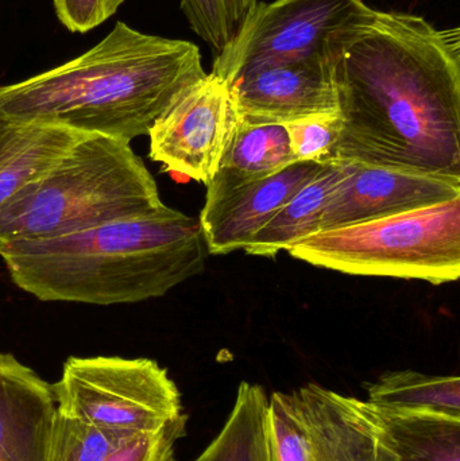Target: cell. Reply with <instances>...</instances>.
Masks as SVG:
<instances>
[{
  "instance_id": "obj_19",
  "label": "cell",
  "mask_w": 460,
  "mask_h": 461,
  "mask_svg": "<svg viewBox=\"0 0 460 461\" xmlns=\"http://www.w3.org/2000/svg\"><path fill=\"white\" fill-rule=\"evenodd\" d=\"M266 402L264 387L242 382L221 433L194 461H256L257 436Z\"/></svg>"
},
{
  "instance_id": "obj_25",
  "label": "cell",
  "mask_w": 460,
  "mask_h": 461,
  "mask_svg": "<svg viewBox=\"0 0 460 461\" xmlns=\"http://www.w3.org/2000/svg\"><path fill=\"white\" fill-rule=\"evenodd\" d=\"M173 461H176V459H175V460H173Z\"/></svg>"
},
{
  "instance_id": "obj_15",
  "label": "cell",
  "mask_w": 460,
  "mask_h": 461,
  "mask_svg": "<svg viewBox=\"0 0 460 461\" xmlns=\"http://www.w3.org/2000/svg\"><path fill=\"white\" fill-rule=\"evenodd\" d=\"M86 135L56 124L0 121V207Z\"/></svg>"
},
{
  "instance_id": "obj_24",
  "label": "cell",
  "mask_w": 460,
  "mask_h": 461,
  "mask_svg": "<svg viewBox=\"0 0 460 461\" xmlns=\"http://www.w3.org/2000/svg\"><path fill=\"white\" fill-rule=\"evenodd\" d=\"M124 0H53L54 11L70 32H91L115 15Z\"/></svg>"
},
{
  "instance_id": "obj_8",
  "label": "cell",
  "mask_w": 460,
  "mask_h": 461,
  "mask_svg": "<svg viewBox=\"0 0 460 461\" xmlns=\"http://www.w3.org/2000/svg\"><path fill=\"white\" fill-rule=\"evenodd\" d=\"M364 0L257 2L237 35L213 59L212 72L230 83L251 68L326 57L329 37Z\"/></svg>"
},
{
  "instance_id": "obj_7",
  "label": "cell",
  "mask_w": 460,
  "mask_h": 461,
  "mask_svg": "<svg viewBox=\"0 0 460 461\" xmlns=\"http://www.w3.org/2000/svg\"><path fill=\"white\" fill-rule=\"evenodd\" d=\"M53 390L59 413L127 435L156 432L184 414L167 368L146 357H69Z\"/></svg>"
},
{
  "instance_id": "obj_5",
  "label": "cell",
  "mask_w": 460,
  "mask_h": 461,
  "mask_svg": "<svg viewBox=\"0 0 460 461\" xmlns=\"http://www.w3.org/2000/svg\"><path fill=\"white\" fill-rule=\"evenodd\" d=\"M286 251L294 259L350 276L455 282L460 276V197L320 230Z\"/></svg>"
},
{
  "instance_id": "obj_12",
  "label": "cell",
  "mask_w": 460,
  "mask_h": 461,
  "mask_svg": "<svg viewBox=\"0 0 460 461\" xmlns=\"http://www.w3.org/2000/svg\"><path fill=\"white\" fill-rule=\"evenodd\" d=\"M324 165L296 162L270 177L205 203L199 223L208 252L224 255L245 249Z\"/></svg>"
},
{
  "instance_id": "obj_4",
  "label": "cell",
  "mask_w": 460,
  "mask_h": 461,
  "mask_svg": "<svg viewBox=\"0 0 460 461\" xmlns=\"http://www.w3.org/2000/svg\"><path fill=\"white\" fill-rule=\"evenodd\" d=\"M164 207L129 140L86 134L0 207V244L72 235Z\"/></svg>"
},
{
  "instance_id": "obj_22",
  "label": "cell",
  "mask_w": 460,
  "mask_h": 461,
  "mask_svg": "<svg viewBox=\"0 0 460 461\" xmlns=\"http://www.w3.org/2000/svg\"><path fill=\"white\" fill-rule=\"evenodd\" d=\"M284 127L297 162L331 164L342 129L339 113L304 116Z\"/></svg>"
},
{
  "instance_id": "obj_2",
  "label": "cell",
  "mask_w": 460,
  "mask_h": 461,
  "mask_svg": "<svg viewBox=\"0 0 460 461\" xmlns=\"http://www.w3.org/2000/svg\"><path fill=\"white\" fill-rule=\"evenodd\" d=\"M205 75L194 43L116 22L81 56L0 86V121L56 124L131 142L148 135L173 97Z\"/></svg>"
},
{
  "instance_id": "obj_13",
  "label": "cell",
  "mask_w": 460,
  "mask_h": 461,
  "mask_svg": "<svg viewBox=\"0 0 460 461\" xmlns=\"http://www.w3.org/2000/svg\"><path fill=\"white\" fill-rule=\"evenodd\" d=\"M56 413L53 384L0 352V461H46Z\"/></svg>"
},
{
  "instance_id": "obj_9",
  "label": "cell",
  "mask_w": 460,
  "mask_h": 461,
  "mask_svg": "<svg viewBox=\"0 0 460 461\" xmlns=\"http://www.w3.org/2000/svg\"><path fill=\"white\" fill-rule=\"evenodd\" d=\"M229 84L207 73L178 92L156 119L149 157L167 172L210 184L237 129Z\"/></svg>"
},
{
  "instance_id": "obj_18",
  "label": "cell",
  "mask_w": 460,
  "mask_h": 461,
  "mask_svg": "<svg viewBox=\"0 0 460 461\" xmlns=\"http://www.w3.org/2000/svg\"><path fill=\"white\" fill-rule=\"evenodd\" d=\"M367 402L378 409L460 417V379L412 370L391 371L367 386Z\"/></svg>"
},
{
  "instance_id": "obj_20",
  "label": "cell",
  "mask_w": 460,
  "mask_h": 461,
  "mask_svg": "<svg viewBox=\"0 0 460 461\" xmlns=\"http://www.w3.org/2000/svg\"><path fill=\"white\" fill-rule=\"evenodd\" d=\"M135 436L95 427L57 411L46 461H105Z\"/></svg>"
},
{
  "instance_id": "obj_11",
  "label": "cell",
  "mask_w": 460,
  "mask_h": 461,
  "mask_svg": "<svg viewBox=\"0 0 460 461\" xmlns=\"http://www.w3.org/2000/svg\"><path fill=\"white\" fill-rule=\"evenodd\" d=\"M340 164L343 177L327 203L320 230L388 218L460 197V178L416 175L356 162Z\"/></svg>"
},
{
  "instance_id": "obj_23",
  "label": "cell",
  "mask_w": 460,
  "mask_h": 461,
  "mask_svg": "<svg viewBox=\"0 0 460 461\" xmlns=\"http://www.w3.org/2000/svg\"><path fill=\"white\" fill-rule=\"evenodd\" d=\"M186 422L184 413L156 432L135 436L105 461H173L176 444L185 438Z\"/></svg>"
},
{
  "instance_id": "obj_16",
  "label": "cell",
  "mask_w": 460,
  "mask_h": 461,
  "mask_svg": "<svg viewBox=\"0 0 460 461\" xmlns=\"http://www.w3.org/2000/svg\"><path fill=\"white\" fill-rule=\"evenodd\" d=\"M343 177V164H326L302 191L266 224L245 252L253 257L275 258L281 251L320 230L321 216L329 196Z\"/></svg>"
},
{
  "instance_id": "obj_1",
  "label": "cell",
  "mask_w": 460,
  "mask_h": 461,
  "mask_svg": "<svg viewBox=\"0 0 460 461\" xmlns=\"http://www.w3.org/2000/svg\"><path fill=\"white\" fill-rule=\"evenodd\" d=\"M339 104L331 164L460 178V29L361 7L329 37Z\"/></svg>"
},
{
  "instance_id": "obj_14",
  "label": "cell",
  "mask_w": 460,
  "mask_h": 461,
  "mask_svg": "<svg viewBox=\"0 0 460 461\" xmlns=\"http://www.w3.org/2000/svg\"><path fill=\"white\" fill-rule=\"evenodd\" d=\"M296 162L284 124L238 121L218 170L207 185L205 203L215 202L234 189L270 177Z\"/></svg>"
},
{
  "instance_id": "obj_3",
  "label": "cell",
  "mask_w": 460,
  "mask_h": 461,
  "mask_svg": "<svg viewBox=\"0 0 460 461\" xmlns=\"http://www.w3.org/2000/svg\"><path fill=\"white\" fill-rule=\"evenodd\" d=\"M11 281L46 303L122 305L158 298L205 267L199 221L165 205L143 218L0 244Z\"/></svg>"
},
{
  "instance_id": "obj_10",
  "label": "cell",
  "mask_w": 460,
  "mask_h": 461,
  "mask_svg": "<svg viewBox=\"0 0 460 461\" xmlns=\"http://www.w3.org/2000/svg\"><path fill=\"white\" fill-rule=\"evenodd\" d=\"M227 84L238 121L243 123L285 124L339 113L327 57L251 68Z\"/></svg>"
},
{
  "instance_id": "obj_6",
  "label": "cell",
  "mask_w": 460,
  "mask_h": 461,
  "mask_svg": "<svg viewBox=\"0 0 460 461\" xmlns=\"http://www.w3.org/2000/svg\"><path fill=\"white\" fill-rule=\"evenodd\" d=\"M393 438L367 401L319 384L267 398L256 461H397Z\"/></svg>"
},
{
  "instance_id": "obj_21",
  "label": "cell",
  "mask_w": 460,
  "mask_h": 461,
  "mask_svg": "<svg viewBox=\"0 0 460 461\" xmlns=\"http://www.w3.org/2000/svg\"><path fill=\"white\" fill-rule=\"evenodd\" d=\"M258 0H180L192 32L218 56Z\"/></svg>"
},
{
  "instance_id": "obj_17",
  "label": "cell",
  "mask_w": 460,
  "mask_h": 461,
  "mask_svg": "<svg viewBox=\"0 0 460 461\" xmlns=\"http://www.w3.org/2000/svg\"><path fill=\"white\" fill-rule=\"evenodd\" d=\"M375 409L393 438L397 461H460V417Z\"/></svg>"
}]
</instances>
